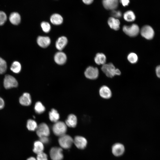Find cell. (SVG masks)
<instances>
[{
  "label": "cell",
  "instance_id": "6da1fadb",
  "mask_svg": "<svg viewBox=\"0 0 160 160\" xmlns=\"http://www.w3.org/2000/svg\"><path fill=\"white\" fill-rule=\"evenodd\" d=\"M101 70L108 77L112 78L116 76H119L121 74L120 70L116 68L112 63H109L102 65Z\"/></svg>",
  "mask_w": 160,
  "mask_h": 160
},
{
  "label": "cell",
  "instance_id": "7a4b0ae2",
  "mask_svg": "<svg viewBox=\"0 0 160 160\" xmlns=\"http://www.w3.org/2000/svg\"><path fill=\"white\" fill-rule=\"evenodd\" d=\"M67 130V126L65 123L58 121L55 123L52 127V131L57 136L60 137L65 134Z\"/></svg>",
  "mask_w": 160,
  "mask_h": 160
},
{
  "label": "cell",
  "instance_id": "3957f363",
  "mask_svg": "<svg viewBox=\"0 0 160 160\" xmlns=\"http://www.w3.org/2000/svg\"><path fill=\"white\" fill-rule=\"evenodd\" d=\"M122 30L125 34L131 37L136 36L140 31L139 26L135 24H133L130 25H124Z\"/></svg>",
  "mask_w": 160,
  "mask_h": 160
},
{
  "label": "cell",
  "instance_id": "277c9868",
  "mask_svg": "<svg viewBox=\"0 0 160 160\" xmlns=\"http://www.w3.org/2000/svg\"><path fill=\"white\" fill-rule=\"evenodd\" d=\"M58 143L61 148H70L73 143V139L70 135L66 134L59 137Z\"/></svg>",
  "mask_w": 160,
  "mask_h": 160
},
{
  "label": "cell",
  "instance_id": "5b68a950",
  "mask_svg": "<svg viewBox=\"0 0 160 160\" xmlns=\"http://www.w3.org/2000/svg\"><path fill=\"white\" fill-rule=\"evenodd\" d=\"M141 36L147 40L153 39L154 35V31L153 28L148 25L143 26L140 30Z\"/></svg>",
  "mask_w": 160,
  "mask_h": 160
},
{
  "label": "cell",
  "instance_id": "8992f818",
  "mask_svg": "<svg viewBox=\"0 0 160 160\" xmlns=\"http://www.w3.org/2000/svg\"><path fill=\"white\" fill-rule=\"evenodd\" d=\"M49 155L52 160H62L63 158V150L61 148H52L49 151Z\"/></svg>",
  "mask_w": 160,
  "mask_h": 160
},
{
  "label": "cell",
  "instance_id": "52a82bcc",
  "mask_svg": "<svg viewBox=\"0 0 160 160\" xmlns=\"http://www.w3.org/2000/svg\"><path fill=\"white\" fill-rule=\"evenodd\" d=\"M36 130V134L39 137L42 136L48 137L50 133L49 127L46 124L44 123L38 125Z\"/></svg>",
  "mask_w": 160,
  "mask_h": 160
},
{
  "label": "cell",
  "instance_id": "ba28073f",
  "mask_svg": "<svg viewBox=\"0 0 160 160\" xmlns=\"http://www.w3.org/2000/svg\"><path fill=\"white\" fill-rule=\"evenodd\" d=\"M4 85L5 89H9L17 87L18 83L13 76L9 75H7L5 76L4 79Z\"/></svg>",
  "mask_w": 160,
  "mask_h": 160
},
{
  "label": "cell",
  "instance_id": "9c48e42d",
  "mask_svg": "<svg viewBox=\"0 0 160 160\" xmlns=\"http://www.w3.org/2000/svg\"><path fill=\"white\" fill-rule=\"evenodd\" d=\"M84 74L86 77L90 79H95L99 76V70L97 67L90 66L86 69Z\"/></svg>",
  "mask_w": 160,
  "mask_h": 160
},
{
  "label": "cell",
  "instance_id": "30bf717a",
  "mask_svg": "<svg viewBox=\"0 0 160 160\" xmlns=\"http://www.w3.org/2000/svg\"><path fill=\"white\" fill-rule=\"evenodd\" d=\"M73 143L77 148L80 149H83L86 147L87 142L86 139L84 137L77 136L73 139Z\"/></svg>",
  "mask_w": 160,
  "mask_h": 160
},
{
  "label": "cell",
  "instance_id": "8fae6325",
  "mask_svg": "<svg viewBox=\"0 0 160 160\" xmlns=\"http://www.w3.org/2000/svg\"><path fill=\"white\" fill-rule=\"evenodd\" d=\"M124 151V147L121 143H116L113 144L112 147V153L116 156H119L122 155Z\"/></svg>",
  "mask_w": 160,
  "mask_h": 160
},
{
  "label": "cell",
  "instance_id": "7c38bea8",
  "mask_svg": "<svg viewBox=\"0 0 160 160\" xmlns=\"http://www.w3.org/2000/svg\"><path fill=\"white\" fill-rule=\"evenodd\" d=\"M99 94L102 98L105 99L110 98L112 96L111 89L105 85H103L100 88Z\"/></svg>",
  "mask_w": 160,
  "mask_h": 160
},
{
  "label": "cell",
  "instance_id": "4fadbf2b",
  "mask_svg": "<svg viewBox=\"0 0 160 160\" xmlns=\"http://www.w3.org/2000/svg\"><path fill=\"white\" fill-rule=\"evenodd\" d=\"M102 2L105 9L112 10H115L118 4V0H103Z\"/></svg>",
  "mask_w": 160,
  "mask_h": 160
},
{
  "label": "cell",
  "instance_id": "5bb4252c",
  "mask_svg": "<svg viewBox=\"0 0 160 160\" xmlns=\"http://www.w3.org/2000/svg\"><path fill=\"white\" fill-rule=\"evenodd\" d=\"M54 59L56 63L59 65H62L64 64L66 61V55L63 52L60 51L55 54Z\"/></svg>",
  "mask_w": 160,
  "mask_h": 160
},
{
  "label": "cell",
  "instance_id": "9a60e30c",
  "mask_svg": "<svg viewBox=\"0 0 160 160\" xmlns=\"http://www.w3.org/2000/svg\"><path fill=\"white\" fill-rule=\"evenodd\" d=\"M37 42L39 46L44 48L49 45L51 43V40L49 37L39 36L37 38Z\"/></svg>",
  "mask_w": 160,
  "mask_h": 160
},
{
  "label": "cell",
  "instance_id": "2e32d148",
  "mask_svg": "<svg viewBox=\"0 0 160 160\" xmlns=\"http://www.w3.org/2000/svg\"><path fill=\"white\" fill-rule=\"evenodd\" d=\"M108 23L110 27L114 30L117 31L120 28V22L117 18L112 17H109L108 20Z\"/></svg>",
  "mask_w": 160,
  "mask_h": 160
},
{
  "label": "cell",
  "instance_id": "e0dca14e",
  "mask_svg": "<svg viewBox=\"0 0 160 160\" xmlns=\"http://www.w3.org/2000/svg\"><path fill=\"white\" fill-rule=\"evenodd\" d=\"M9 20L12 24L14 25H17L20 22L21 16L18 12H13L10 14Z\"/></svg>",
  "mask_w": 160,
  "mask_h": 160
},
{
  "label": "cell",
  "instance_id": "ac0fdd59",
  "mask_svg": "<svg viewBox=\"0 0 160 160\" xmlns=\"http://www.w3.org/2000/svg\"><path fill=\"white\" fill-rule=\"evenodd\" d=\"M67 43L68 39L66 37L64 36L60 37L56 41V47L58 50L60 51L65 47Z\"/></svg>",
  "mask_w": 160,
  "mask_h": 160
},
{
  "label": "cell",
  "instance_id": "d6986e66",
  "mask_svg": "<svg viewBox=\"0 0 160 160\" xmlns=\"http://www.w3.org/2000/svg\"><path fill=\"white\" fill-rule=\"evenodd\" d=\"M19 102L22 105L28 106L31 103V100L30 94L28 93H24L20 97Z\"/></svg>",
  "mask_w": 160,
  "mask_h": 160
},
{
  "label": "cell",
  "instance_id": "ffe728a7",
  "mask_svg": "<svg viewBox=\"0 0 160 160\" xmlns=\"http://www.w3.org/2000/svg\"><path fill=\"white\" fill-rule=\"evenodd\" d=\"M65 124L67 126L69 127H75L77 124L76 117L73 114L69 115L65 121Z\"/></svg>",
  "mask_w": 160,
  "mask_h": 160
},
{
  "label": "cell",
  "instance_id": "44dd1931",
  "mask_svg": "<svg viewBox=\"0 0 160 160\" xmlns=\"http://www.w3.org/2000/svg\"><path fill=\"white\" fill-rule=\"evenodd\" d=\"M33 152L37 154L42 152L44 149V144L40 140H36L33 143Z\"/></svg>",
  "mask_w": 160,
  "mask_h": 160
},
{
  "label": "cell",
  "instance_id": "7402d4cb",
  "mask_svg": "<svg viewBox=\"0 0 160 160\" xmlns=\"http://www.w3.org/2000/svg\"><path fill=\"white\" fill-rule=\"evenodd\" d=\"M50 21L52 24L58 25L62 23L63 19L62 16L60 14L55 13L51 16L50 17Z\"/></svg>",
  "mask_w": 160,
  "mask_h": 160
},
{
  "label": "cell",
  "instance_id": "603a6c76",
  "mask_svg": "<svg viewBox=\"0 0 160 160\" xmlns=\"http://www.w3.org/2000/svg\"><path fill=\"white\" fill-rule=\"evenodd\" d=\"M94 60L96 64L98 65H103L106 62V57L105 55L103 53H97L94 58Z\"/></svg>",
  "mask_w": 160,
  "mask_h": 160
},
{
  "label": "cell",
  "instance_id": "cb8c5ba5",
  "mask_svg": "<svg viewBox=\"0 0 160 160\" xmlns=\"http://www.w3.org/2000/svg\"><path fill=\"white\" fill-rule=\"evenodd\" d=\"M123 18L126 21L128 22H132L135 20L136 17L133 12L129 10L124 13Z\"/></svg>",
  "mask_w": 160,
  "mask_h": 160
},
{
  "label": "cell",
  "instance_id": "d4e9b609",
  "mask_svg": "<svg viewBox=\"0 0 160 160\" xmlns=\"http://www.w3.org/2000/svg\"><path fill=\"white\" fill-rule=\"evenodd\" d=\"M49 117L51 121L55 123L58 121L60 116L56 110L52 109L49 113Z\"/></svg>",
  "mask_w": 160,
  "mask_h": 160
},
{
  "label": "cell",
  "instance_id": "484cf974",
  "mask_svg": "<svg viewBox=\"0 0 160 160\" xmlns=\"http://www.w3.org/2000/svg\"><path fill=\"white\" fill-rule=\"evenodd\" d=\"M26 126L29 130L34 131L36 130L38 125L34 120L30 119L27 121Z\"/></svg>",
  "mask_w": 160,
  "mask_h": 160
},
{
  "label": "cell",
  "instance_id": "4316f807",
  "mask_svg": "<svg viewBox=\"0 0 160 160\" xmlns=\"http://www.w3.org/2000/svg\"><path fill=\"white\" fill-rule=\"evenodd\" d=\"M21 68L20 64L19 62L17 61L14 62L10 67L11 70L15 73H19L21 71Z\"/></svg>",
  "mask_w": 160,
  "mask_h": 160
},
{
  "label": "cell",
  "instance_id": "83f0119b",
  "mask_svg": "<svg viewBox=\"0 0 160 160\" xmlns=\"http://www.w3.org/2000/svg\"><path fill=\"white\" fill-rule=\"evenodd\" d=\"M34 109L37 113L41 114L44 111L45 108L41 102L39 101L36 103Z\"/></svg>",
  "mask_w": 160,
  "mask_h": 160
},
{
  "label": "cell",
  "instance_id": "f1b7e54d",
  "mask_svg": "<svg viewBox=\"0 0 160 160\" xmlns=\"http://www.w3.org/2000/svg\"><path fill=\"white\" fill-rule=\"evenodd\" d=\"M128 61L132 64L137 63L138 60V57L137 55L134 52H131L127 56Z\"/></svg>",
  "mask_w": 160,
  "mask_h": 160
},
{
  "label": "cell",
  "instance_id": "f546056e",
  "mask_svg": "<svg viewBox=\"0 0 160 160\" xmlns=\"http://www.w3.org/2000/svg\"><path fill=\"white\" fill-rule=\"evenodd\" d=\"M7 69V64L5 61L0 57V74L4 73Z\"/></svg>",
  "mask_w": 160,
  "mask_h": 160
},
{
  "label": "cell",
  "instance_id": "4dcf8cb0",
  "mask_svg": "<svg viewBox=\"0 0 160 160\" xmlns=\"http://www.w3.org/2000/svg\"><path fill=\"white\" fill-rule=\"evenodd\" d=\"M41 26L44 32L45 33L49 32L51 30L50 24L47 22L43 21L41 23Z\"/></svg>",
  "mask_w": 160,
  "mask_h": 160
},
{
  "label": "cell",
  "instance_id": "1f68e13d",
  "mask_svg": "<svg viewBox=\"0 0 160 160\" xmlns=\"http://www.w3.org/2000/svg\"><path fill=\"white\" fill-rule=\"evenodd\" d=\"M7 19L6 13L2 11H0V25H3Z\"/></svg>",
  "mask_w": 160,
  "mask_h": 160
},
{
  "label": "cell",
  "instance_id": "d6a6232c",
  "mask_svg": "<svg viewBox=\"0 0 160 160\" xmlns=\"http://www.w3.org/2000/svg\"><path fill=\"white\" fill-rule=\"evenodd\" d=\"M37 160H48L47 155L44 152L37 154Z\"/></svg>",
  "mask_w": 160,
  "mask_h": 160
},
{
  "label": "cell",
  "instance_id": "836d02e7",
  "mask_svg": "<svg viewBox=\"0 0 160 160\" xmlns=\"http://www.w3.org/2000/svg\"><path fill=\"white\" fill-rule=\"evenodd\" d=\"M111 14L112 17L117 19L121 17L122 16L121 13L120 11L114 10H112Z\"/></svg>",
  "mask_w": 160,
  "mask_h": 160
},
{
  "label": "cell",
  "instance_id": "e575fe53",
  "mask_svg": "<svg viewBox=\"0 0 160 160\" xmlns=\"http://www.w3.org/2000/svg\"><path fill=\"white\" fill-rule=\"evenodd\" d=\"M43 144H46L49 143V139L47 136H42L39 137V140Z\"/></svg>",
  "mask_w": 160,
  "mask_h": 160
},
{
  "label": "cell",
  "instance_id": "d590c367",
  "mask_svg": "<svg viewBox=\"0 0 160 160\" xmlns=\"http://www.w3.org/2000/svg\"><path fill=\"white\" fill-rule=\"evenodd\" d=\"M156 74L157 76L159 78L160 77V65L157 66L155 69Z\"/></svg>",
  "mask_w": 160,
  "mask_h": 160
},
{
  "label": "cell",
  "instance_id": "8d00e7d4",
  "mask_svg": "<svg viewBox=\"0 0 160 160\" xmlns=\"http://www.w3.org/2000/svg\"><path fill=\"white\" fill-rule=\"evenodd\" d=\"M120 1L124 6H127L129 3V0H120Z\"/></svg>",
  "mask_w": 160,
  "mask_h": 160
},
{
  "label": "cell",
  "instance_id": "74e56055",
  "mask_svg": "<svg viewBox=\"0 0 160 160\" xmlns=\"http://www.w3.org/2000/svg\"><path fill=\"white\" fill-rule=\"evenodd\" d=\"M4 103L3 100L0 97V109L3 108L4 106Z\"/></svg>",
  "mask_w": 160,
  "mask_h": 160
},
{
  "label": "cell",
  "instance_id": "f35d334b",
  "mask_svg": "<svg viewBox=\"0 0 160 160\" xmlns=\"http://www.w3.org/2000/svg\"><path fill=\"white\" fill-rule=\"evenodd\" d=\"M83 3L87 5L90 4L92 3L93 0H82Z\"/></svg>",
  "mask_w": 160,
  "mask_h": 160
},
{
  "label": "cell",
  "instance_id": "ab89813d",
  "mask_svg": "<svg viewBox=\"0 0 160 160\" xmlns=\"http://www.w3.org/2000/svg\"><path fill=\"white\" fill-rule=\"evenodd\" d=\"M26 160H37L36 158L33 156H31L28 158Z\"/></svg>",
  "mask_w": 160,
  "mask_h": 160
}]
</instances>
